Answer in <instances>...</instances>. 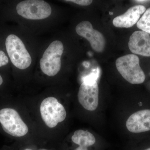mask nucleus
<instances>
[{
  "label": "nucleus",
  "instance_id": "5",
  "mask_svg": "<svg viewBox=\"0 0 150 150\" xmlns=\"http://www.w3.org/2000/svg\"><path fill=\"white\" fill-rule=\"evenodd\" d=\"M41 117L46 126L55 128L58 123L64 121L67 117V112L63 105L53 97L43 100L40 104Z\"/></svg>",
  "mask_w": 150,
  "mask_h": 150
},
{
  "label": "nucleus",
  "instance_id": "16",
  "mask_svg": "<svg viewBox=\"0 0 150 150\" xmlns=\"http://www.w3.org/2000/svg\"><path fill=\"white\" fill-rule=\"evenodd\" d=\"M74 150H88L87 148L79 146Z\"/></svg>",
  "mask_w": 150,
  "mask_h": 150
},
{
  "label": "nucleus",
  "instance_id": "11",
  "mask_svg": "<svg viewBox=\"0 0 150 150\" xmlns=\"http://www.w3.org/2000/svg\"><path fill=\"white\" fill-rule=\"evenodd\" d=\"M146 11V8L144 6H134L123 14L115 18L112 23L116 27L131 28L138 22L141 15L144 13Z\"/></svg>",
  "mask_w": 150,
  "mask_h": 150
},
{
  "label": "nucleus",
  "instance_id": "14",
  "mask_svg": "<svg viewBox=\"0 0 150 150\" xmlns=\"http://www.w3.org/2000/svg\"><path fill=\"white\" fill-rule=\"evenodd\" d=\"M8 62V58L4 52L0 50V67L7 64Z\"/></svg>",
  "mask_w": 150,
  "mask_h": 150
},
{
  "label": "nucleus",
  "instance_id": "8",
  "mask_svg": "<svg viewBox=\"0 0 150 150\" xmlns=\"http://www.w3.org/2000/svg\"><path fill=\"white\" fill-rule=\"evenodd\" d=\"M76 30L78 35L88 40L95 51L99 53L103 51L105 45L104 36L98 30L93 29L90 22H81L77 25Z\"/></svg>",
  "mask_w": 150,
  "mask_h": 150
},
{
  "label": "nucleus",
  "instance_id": "10",
  "mask_svg": "<svg viewBox=\"0 0 150 150\" xmlns=\"http://www.w3.org/2000/svg\"><path fill=\"white\" fill-rule=\"evenodd\" d=\"M129 49L132 53L141 56H150V36L143 31H136L129 38Z\"/></svg>",
  "mask_w": 150,
  "mask_h": 150
},
{
  "label": "nucleus",
  "instance_id": "19",
  "mask_svg": "<svg viewBox=\"0 0 150 150\" xmlns=\"http://www.w3.org/2000/svg\"><path fill=\"white\" fill-rule=\"evenodd\" d=\"M109 14H110V15H112L113 13H112V12H110V13H109Z\"/></svg>",
  "mask_w": 150,
  "mask_h": 150
},
{
  "label": "nucleus",
  "instance_id": "7",
  "mask_svg": "<svg viewBox=\"0 0 150 150\" xmlns=\"http://www.w3.org/2000/svg\"><path fill=\"white\" fill-rule=\"evenodd\" d=\"M17 13L24 18L30 20H41L48 17L52 9L48 3L42 0H26L16 6Z\"/></svg>",
  "mask_w": 150,
  "mask_h": 150
},
{
  "label": "nucleus",
  "instance_id": "4",
  "mask_svg": "<svg viewBox=\"0 0 150 150\" xmlns=\"http://www.w3.org/2000/svg\"><path fill=\"white\" fill-rule=\"evenodd\" d=\"M64 50V45L59 40H55L50 44L40 61V69L45 74L54 76L59 73Z\"/></svg>",
  "mask_w": 150,
  "mask_h": 150
},
{
  "label": "nucleus",
  "instance_id": "18",
  "mask_svg": "<svg viewBox=\"0 0 150 150\" xmlns=\"http://www.w3.org/2000/svg\"><path fill=\"white\" fill-rule=\"evenodd\" d=\"M3 82V79L2 78V77L1 76V75H0V85H1L2 84Z\"/></svg>",
  "mask_w": 150,
  "mask_h": 150
},
{
  "label": "nucleus",
  "instance_id": "12",
  "mask_svg": "<svg viewBox=\"0 0 150 150\" xmlns=\"http://www.w3.org/2000/svg\"><path fill=\"white\" fill-rule=\"evenodd\" d=\"M72 142L79 146L88 148L91 146L96 142L94 136L88 131L79 130L75 131L71 137Z\"/></svg>",
  "mask_w": 150,
  "mask_h": 150
},
{
  "label": "nucleus",
  "instance_id": "3",
  "mask_svg": "<svg viewBox=\"0 0 150 150\" xmlns=\"http://www.w3.org/2000/svg\"><path fill=\"white\" fill-rule=\"evenodd\" d=\"M94 74L84 78L78 93L80 104L86 110H96L99 103V87Z\"/></svg>",
  "mask_w": 150,
  "mask_h": 150
},
{
  "label": "nucleus",
  "instance_id": "1",
  "mask_svg": "<svg viewBox=\"0 0 150 150\" xmlns=\"http://www.w3.org/2000/svg\"><path fill=\"white\" fill-rule=\"evenodd\" d=\"M139 57L128 54L118 58L115 62L116 68L126 81L133 84H140L144 82L145 75L140 66Z\"/></svg>",
  "mask_w": 150,
  "mask_h": 150
},
{
  "label": "nucleus",
  "instance_id": "21",
  "mask_svg": "<svg viewBox=\"0 0 150 150\" xmlns=\"http://www.w3.org/2000/svg\"><path fill=\"white\" fill-rule=\"evenodd\" d=\"M25 150H32L30 149H25Z\"/></svg>",
  "mask_w": 150,
  "mask_h": 150
},
{
  "label": "nucleus",
  "instance_id": "2",
  "mask_svg": "<svg viewBox=\"0 0 150 150\" xmlns=\"http://www.w3.org/2000/svg\"><path fill=\"white\" fill-rule=\"evenodd\" d=\"M6 46L11 62L16 67L23 70L30 67L31 56L19 38L14 34L9 35L6 39Z\"/></svg>",
  "mask_w": 150,
  "mask_h": 150
},
{
  "label": "nucleus",
  "instance_id": "22",
  "mask_svg": "<svg viewBox=\"0 0 150 150\" xmlns=\"http://www.w3.org/2000/svg\"><path fill=\"white\" fill-rule=\"evenodd\" d=\"M45 150V149H43V150Z\"/></svg>",
  "mask_w": 150,
  "mask_h": 150
},
{
  "label": "nucleus",
  "instance_id": "13",
  "mask_svg": "<svg viewBox=\"0 0 150 150\" xmlns=\"http://www.w3.org/2000/svg\"><path fill=\"white\" fill-rule=\"evenodd\" d=\"M138 28L150 34V8H148L137 23Z\"/></svg>",
  "mask_w": 150,
  "mask_h": 150
},
{
  "label": "nucleus",
  "instance_id": "15",
  "mask_svg": "<svg viewBox=\"0 0 150 150\" xmlns=\"http://www.w3.org/2000/svg\"><path fill=\"white\" fill-rule=\"evenodd\" d=\"M66 1L71 2L81 6H88L91 4L93 1L91 0H69Z\"/></svg>",
  "mask_w": 150,
  "mask_h": 150
},
{
  "label": "nucleus",
  "instance_id": "17",
  "mask_svg": "<svg viewBox=\"0 0 150 150\" xmlns=\"http://www.w3.org/2000/svg\"><path fill=\"white\" fill-rule=\"evenodd\" d=\"M135 1L137 2L138 3H145L149 2L150 1Z\"/></svg>",
  "mask_w": 150,
  "mask_h": 150
},
{
  "label": "nucleus",
  "instance_id": "20",
  "mask_svg": "<svg viewBox=\"0 0 150 150\" xmlns=\"http://www.w3.org/2000/svg\"><path fill=\"white\" fill-rule=\"evenodd\" d=\"M145 150H150V148H148V149H146Z\"/></svg>",
  "mask_w": 150,
  "mask_h": 150
},
{
  "label": "nucleus",
  "instance_id": "6",
  "mask_svg": "<svg viewBox=\"0 0 150 150\" xmlns=\"http://www.w3.org/2000/svg\"><path fill=\"white\" fill-rule=\"evenodd\" d=\"M0 123L3 130L14 137H23L27 134L28 127L16 110L11 108L0 110Z\"/></svg>",
  "mask_w": 150,
  "mask_h": 150
},
{
  "label": "nucleus",
  "instance_id": "9",
  "mask_svg": "<svg viewBox=\"0 0 150 150\" xmlns=\"http://www.w3.org/2000/svg\"><path fill=\"white\" fill-rule=\"evenodd\" d=\"M128 131L132 133L150 131V109L140 110L131 114L126 122Z\"/></svg>",
  "mask_w": 150,
  "mask_h": 150
}]
</instances>
